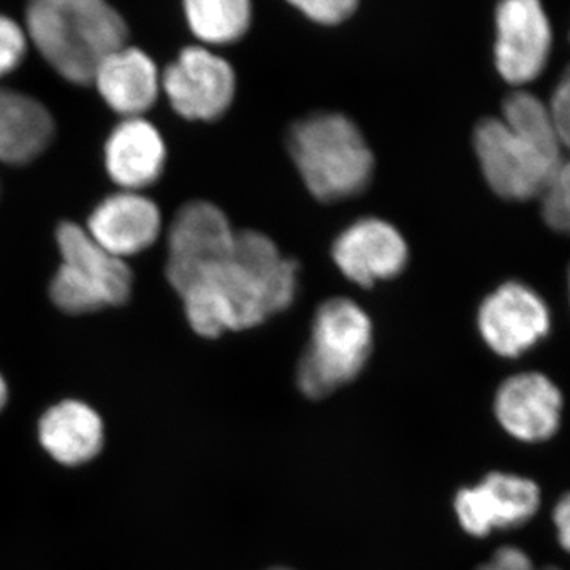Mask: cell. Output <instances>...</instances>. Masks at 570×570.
Wrapping results in <instances>:
<instances>
[{"label": "cell", "mask_w": 570, "mask_h": 570, "mask_svg": "<svg viewBox=\"0 0 570 570\" xmlns=\"http://www.w3.org/2000/svg\"><path fill=\"white\" fill-rule=\"evenodd\" d=\"M26 55V33L18 22L0 14V78L11 73Z\"/></svg>", "instance_id": "44dd1931"}, {"label": "cell", "mask_w": 570, "mask_h": 570, "mask_svg": "<svg viewBox=\"0 0 570 570\" xmlns=\"http://www.w3.org/2000/svg\"><path fill=\"white\" fill-rule=\"evenodd\" d=\"M167 148L163 135L145 118H124L105 145V167L122 190L140 193L164 174Z\"/></svg>", "instance_id": "9a60e30c"}, {"label": "cell", "mask_w": 570, "mask_h": 570, "mask_svg": "<svg viewBox=\"0 0 570 570\" xmlns=\"http://www.w3.org/2000/svg\"><path fill=\"white\" fill-rule=\"evenodd\" d=\"M163 86L171 107L189 121H214L234 102L235 71L205 48L183 50L165 70Z\"/></svg>", "instance_id": "9c48e42d"}, {"label": "cell", "mask_w": 570, "mask_h": 570, "mask_svg": "<svg viewBox=\"0 0 570 570\" xmlns=\"http://www.w3.org/2000/svg\"><path fill=\"white\" fill-rule=\"evenodd\" d=\"M483 341L498 355L520 356L549 333L550 314L532 288L508 283L487 296L479 309Z\"/></svg>", "instance_id": "30bf717a"}, {"label": "cell", "mask_w": 570, "mask_h": 570, "mask_svg": "<svg viewBox=\"0 0 570 570\" xmlns=\"http://www.w3.org/2000/svg\"><path fill=\"white\" fill-rule=\"evenodd\" d=\"M474 149L487 183L505 200L546 194L562 165L561 145L487 118L475 127Z\"/></svg>", "instance_id": "8992f818"}, {"label": "cell", "mask_w": 570, "mask_h": 570, "mask_svg": "<svg viewBox=\"0 0 570 570\" xmlns=\"http://www.w3.org/2000/svg\"><path fill=\"white\" fill-rule=\"evenodd\" d=\"M479 570H560L557 568L538 569L530 558L515 547H504L493 554V558Z\"/></svg>", "instance_id": "cb8c5ba5"}, {"label": "cell", "mask_w": 570, "mask_h": 570, "mask_svg": "<svg viewBox=\"0 0 570 570\" xmlns=\"http://www.w3.org/2000/svg\"><path fill=\"white\" fill-rule=\"evenodd\" d=\"M7 400H9V387H7L6 379L0 374V411L6 407Z\"/></svg>", "instance_id": "484cf974"}, {"label": "cell", "mask_w": 570, "mask_h": 570, "mask_svg": "<svg viewBox=\"0 0 570 570\" xmlns=\"http://www.w3.org/2000/svg\"><path fill=\"white\" fill-rule=\"evenodd\" d=\"M553 31L542 0H501L497 9V67L513 86L538 80L549 63Z\"/></svg>", "instance_id": "ba28073f"}, {"label": "cell", "mask_w": 570, "mask_h": 570, "mask_svg": "<svg viewBox=\"0 0 570 570\" xmlns=\"http://www.w3.org/2000/svg\"><path fill=\"white\" fill-rule=\"evenodd\" d=\"M540 490L530 479L491 472L474 489L456 494L455 510L468 534H490L493 530L515 528L538 512Z\"/></svg>", "instance_id": "7c38bea8"}, {"label": "cell", "mask_w": 570, "mask_h": 570, "mask_svg": "<svg viewBox=\"0 0 570 570\" xmlns=\"http://www.w3.org/2000/svg\"><path fill=\"white\" fill-rule=\"evenodd\" d=\"M39 438L52 460L80 466L96 459L104 448L102 417L81 401H61L40 419Z\"/></svg>", "instance_id": "e0dca14e"}, {"label": "cell", "mask_w": 570, "mask_h": 570, "mask_svg": "<svg viewBox=\"0 0 570 570\" xmlns=\"http://www.w3.org/2000/svg\"><path fill=\"white\" fill-rule=\"evenodd\" d=\"M184 11L195 36L212 45L242 39L253 17L250 0H184Z\"/></svg>", "instance_id": "d6986e66"}, {"label": "cell", "mask_w": 570, "mask_h": 570, "mask_svg": "<svg viewBox=\"0 0 570 570\" xmlns=\"http://www.w3.org/2000/svg\"><path fill=\"white\" fill-rule=\"evenodd\" d=\"M551 121L562 148L570 151V67L554 89L549 105Z\"/></svg>", "instance_id": "603a6c76"}, {"label": "cell", "mask_w": 570, "mask_h": 570, "mask_svg": "<svg viewBox=\"0 0 570 570\" xmlns=\"http://www.w3.org/2000/svg\"><path fill=\"white\" fill-rule=\"evenodd\" d=\"M562 396L549 377L523 373L505 379L494 400L502 428L520 441H546L560 428Z\"/></svg>", "instance_id": "5bb4252c"}, {"label": "cell", "mask_w": 570, "mask_h": 570, "mask_svg": "<svg viewBox=\"0 0 570 570\" xmlns=\"http://www.w3.org/2000/svg\"><path fill=\"white\" fill-rule=\"evenodd\" d=\"M332 257L351 283L373 287L406 268L409 249L395 225L379 217H363L341 232L333 243Z\"/></svg>", "instance_id": "8fae6325"}, {"label": "cell", "mask_w": 570, "mask_h": 570, "mask_svg": "<svg viewBox=\"0 0 570 570\" xmlns=\"http://www.w3.org/2000/svg\"><path fill=\"white\" fill-rule=\"evenodd\" d=\"M554 527L558 530L562 549L570 553V493L561 498L553 512Z\"/></svg>", "instance_id": "d4e9b609"}, {"label": "cell", "mask_w": 570, "mask_h": 570, "mask_svg": "<svg viewBox=\"0 0 570 570\" xmlns=\"http://www.w3.org/2000/svg\"><path fill=\"white\" fill-rule=\"evenodd\" d=\"M55 135L51 112L28 94L0 89V163L31 164Z\"/></svg>", "instance_id": "ac0fdd59"}, {"label": "cell", "mask_w": 570, "mask_h": 570, "mask_svg": "<svg viewBox=\"0 0 570 570\" xmlns=\"http://www.w3.org/2000/svg\"><path fill=\"white\" fill-rule=\"evenodd\" d=\"M373 348V324L354 299H326L318 306L309 344L296 367L303 395L321 400L354 381Z\"/></svg>", "instance_id": "277c9868"}, {"label": "cell", "mask_w": 570, "mask_h": 570, "mask_svg": "<svg viewBox=\"0 0 570 570\" xmlns=\"http://www.w3.org/2000/svg\"><path fill=\"white\" fill-rule=\"evenodd\" d=\"M92 82L108 107L124 118H140L156 104L160 89L156 63L132 47L108 55L97 67Z\"/></svg>", "instance_id": "2e32d148"}, {"label": "cell", "mask_w": 570, "mask_h": 570, "mask_svg": "<svg viewBox=\"0 0 570 570\" xmlns=\"http://www.w3.org/2000/svg\"><path fill=\"white\" fill-rule=\"evenodd\" d=\"M236 235L227 214L209 202H189L168 230V283L179 295L213 272L234 250Z\"/></svg>", "instance_id": "52a82bcc"}, {"label": "cell", "mask_w": 570, "mask_h": 570, "mask_svg": "<svg viewBox=\"0 0 570 570\" xmlns=\"http://www.w3.org/2000/svg\"><path fill=\"white\" fill-rule=\"evenodd\" d=\"M288 153L317 200H346L366 189L374 156L362 130L340 112H316L292 126Z\"/></svg>", "instance_id": "3957f363"}, {"label": "cell", "mask_w": 570, "mask_h": 570, "mask_svg": "<svg viewBox=\"0 0 570 570\" xmlns=\"http://www.w3.org/2000/svg\"><path fill=\"white\" fill-rule=\"evenodd\" d=\"M542 214L553 230L570 234V160L560 170L542 195Z\"/></svg>", "instance_id": "ffe728a7"}, {"label": "cell", "mask_w": 570, "mask_h": 570, "mask_svg": "<svg viewBox=\"0 0 570 570\" xmlns=\"http://www.w3.org/2000/svg\"><path fill=\"white\" fill-rule=\"evenodd\" d=\"M268 570H292V569H287V568H273V569H268Z\"/></svg>", "instance_id": "4316f807"}, {"label": "cell", "mask_w": 570, "mask_h": 570, "mask_svg": "<svg viewBox=\"0 0 570 570\" xmlns=\"http://www.w3.org/2000/svg\"><path fill=\"white\" fill-rule=\"evenodd\" d=\"M61 265L52 277V303L67 314H88L122 306L132 294L126 261L105 250L86 228L62 223L56 232Z\"/></svg>", "instance_id": "5b68a950"}, {"label": "cell", "mask_w": 570, "mask_h": 570, "mask_svg": "<svg viewBox=\"0 0 570 570\" xmlns=\"http://www.w3.org/2000/svg\"><path fill=\"white\" fill-rule=\"evenodd\" d=\"M298 265L257 230L236 235L234 250L183 292L184 313L195 333L217 337L264 324L287 309L296 294Z\"/></svg>", "instance_id": "6da1fadb"}, {"label": "cell", "mask_w": 570, "mask_h": 570, "mask_svg": "<svg viewBox=\"0 0 570 570\" xmlns=\"http://www.w3.org/2000/svg\"><path fill=\"white\" fill-rule=\"evenodd\" d=\"M306 17L322 24H337L351 17L358 0H288Z\"/></svg>", "instance_id": "7402d4cb"}, {"label": "cell", "mask_w": 570, "mask_h": 570, "mask_svg": "<svg viewBox=\"0 0 570 570\" xmlns=\"http://www.w3.org/2000/svg\"><path fill=\"white\" fill-rule=\"evenodd\" d=\"M86 230L105 250L126 261L157 242L163 232V214L146 195L121 190L96 206Z\"/></svg>", "instance_id": "4fadbf2b"}, {"label": "cell", "mask_w": 570, "mask_h": 570, "mask_svg": "<svg viewBox=\"0 0 570 570\" xmlns=\"http://www.w3.org/2000/svg\"><path fill=\"white\" fill-rule=\"evenodd\" d=\"M26 21L45 61L73 85L92 82L100 62L126 47V22L107 0H29Z\"/></svg>", "instance_id": "7a4b0ae2"}]
</instances>
